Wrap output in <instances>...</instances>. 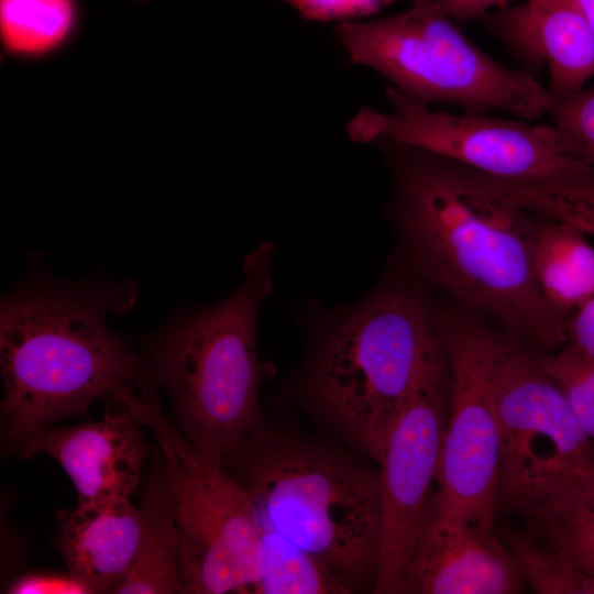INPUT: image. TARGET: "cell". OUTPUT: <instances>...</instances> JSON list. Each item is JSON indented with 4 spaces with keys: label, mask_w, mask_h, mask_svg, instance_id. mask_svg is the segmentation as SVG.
Instances as JSON below:
<instances>
[{
    "label": "cell",
    "mask_w": 594,
    "mask_h": 594,
    "mask_svg": "<svg viewBox=\"0 0 594 594\" xmlns=\"http://www.w3.org/2000/svg\"><path fill=\"white\" fill-rule=\"evenodd\" d=\"M78 21L76 0H0L4 48L18 56H40L64 44Z\"/></svg>",
    "instance_id": "obj_21"
},
{
    "label": "cell",
    "mask_w": 594,
    "mask_h": 594,
    "mask_svg": "<svg viewBox=\"0 0 594 594\" xmlns=\"http://www.w3.org/2000/svg\"><path fill=\"white\" fill-rule=\"evenodd\" d=\"M142 1H147V0H142Z\"/></svg>",
    "instance_id": "obj_30"
},
{
    "label": "cell",
    "mask_w": 594,
    "mask_h": 594,
    "mask_svg": "<svg viewBox=\"0 0 594 594\" xmlns=\"http://www.w3.org/2000/svg\"><path fill=\"white\" fill-rule=\"evenodd\" d=\"M108 399L155 432L176 504L185 593H251L258 576L262 526L248 492L222 462L201 455L166 418L148 381L125 385Z\"/></svg>",
    "instance_id": "obj_7"
},
{
    "label": "cell",
    "mask_w": 594,
    "mask_h": 594,
    "mask_svg": "<svg viewBox=\"0 0 594 594\" xmlns=\"http://www.w3.org/2000/svg\"><path fill=\"white\" fill-rule=\"evenodd\" d=\"M336 34L351 64L375 69L419 103L474 114L506 111L522 120L548 113L547 86L481 50L435 0H413L407 10L376 20L341 22Z\"/></svg>",
    "instance_id": "obj_6"
},
{
    "label": "cell",
    "mask_w": 594,
    "mask_h": 594,
    "mask_svg": "<svg viewBox=\"0 0 594 594\" xmlns=\"http://www.w3.org/2000/svg\"><path fill=\"white\" fill-rule=\"evenodd\" d=\"M513 0H435L436 7L455 23L480 20L488 12L505 10Z\"/></svg>",
    "instance_id": "obj_28"
},
{
    "label": "cell",
    "mask_w": 594,
    "mask_h": 594,
    "mask_svg": "<svg viewBox=\"0 0 594 594\" xmlns=\"http://www.w3.org/2000/svg\"><path fill=\"white\" fill-rule=\"evenodd\" d=\"M441 343V327L425 297L402 275L323 333L307 369L306 397L378 462L391 429Z\"/></svg>",
    "instance_id": "obj_4"
},
{
    "label": "cell",
    "mask_w": 594,
    "mask_h": 594,
    "mask_svg": "<svg viewBox=\"0 0 594 594\" xmlns=\"http://www.w3.org/2000/svg\"><path fill=\"white\" fill-rule=\"evenodd\" d=\"M261 525L327 564L353 590L375 585L381 553L378 471L320 443L260 427L222 459Z\"/></svg>",
    "instance_id": "obj_3"
},
{
    "label": "cell",
    "mask_w": 594,
    "mask_h": 594,
    "mask_svg": "<svg viewBox=\"0 0 594 594\" xmlns=\"http://www.w3.org/2000/svg\"><path fill=\"white\" fill-rule=\"evenodd\" d=\"M392 213L411 264L498 320L520 341L557 351L569 320L544 300L534 271L539 218L490 190L469 168L388 141Z\"/></svg>",
    "instance_id": "obj_1"
},
{
    "label": "cell",
    "mask_w": 594,
    "mask_h": 594,
    "mask_svg": "<svg viewBox=\"0 0 594 594\" xmlns=\"http://www.w3.org/2000/svg\"><path fill=\"white\" fill-rule=\"evenodd\" d=\"M11 594H91L90 584L68 571L28 572L14 579L7 587Z\"/></svg>",
    "instance_id": "obj_26"
},
{
    "label": "cell",
    "mask_w": 594,
    "mask_h": 594,
    "mask_svg": "<svg viewBox=\"0 0 594 594\" xmlns=\"http://www.w3.org/2000/svg\"><path fill=\"white\" fill-rule=\"evenodd\" d=\"M565 345L586 358L594 359V294L572 314L568 323Z\"/></svg>",
    "instance_id": "obj_27"
},
{
    "label": "cell",
    "mask_w": 594,
    "mask_h": 594,
    "mask_svg": "<svg viewBox=\"0 0 594 594\" xmlns=\"http://www.w3.org/2000/svg\"><path fill=\"white\" fill-rule=\"evenodd\" d=\"M449 372L443 340L426 363L378 460L382 536L375 593H397L437 484Z\"/></svg>",
    "instance_id": "obj_11"
},
{
    "label": "cell",
    "mask_w": 594,
    "mask_h": 594,
    "mask_svg": "<svg viewBox=\"0 0 594 594\" xmlns=\"http://www.w3.org/2000/svg\"><path fill=\"white\" fill-rule=\"evenodd\" d=\"M547 114L564 148L594 167V78L576 91L551 95Z\"/></svg>",
    "instance_id": "obj_24"
},
{
    "label": "cell",
    "mask_w": 594,
    "mask_h": 594,
    "mask_svg": "<svg viewBox=\"0 0 594 594\" xmlns=\"http://www.w3.org/2000/svg\"><path fill=\"white\" fill-rule=\"evenodd\" d=\"M594 32V0H578Z\"/></svg>",
    "instance_id": "obj_29"
},
{
    "label": "cell",
    "mask_w": 594,
    "mask_h": 594,
    "mask_svg": "<svg viewBox=\"0 0 594 594\" xmlns=\"http://www.w3.org/2000/svg\"><path fill=\"white\" fill-rule=\"evenodd\" d=\"M537 593L594 594V580L528 531L512 536L509 551Z\"/></svg>",
    "instance_id": "obj_22"
},
{
    "label": "cell",
    "mask_w": 594,
    "mask_h": 594,
    "mask_svg": "<svg viewBox=\"0 0 594 594\" xmlns=\"http://www.w3.org/2000/svg\"><path fill=\"white\" fill-rule=\"evenodd\" d=\"M470 172L483 186L535 217L594 238V168L540 179H504Z\"/></svg>",
    "instance_id": "obj_19"
},
{
    "label": "cell",
    "mask_w": 594,
    "mask_h": 594,
    "mask_svg": "<svg viewBox=\"0 0 594 594\" xmlns=\"http://www.w3.org/2000/svg\"><path fill=\"white\" fill-rule=\"evenodd\" d=\"M139 508L143 521L139 551L129 573L112 593H185L178 570L176 504L157 444Z\"/></svg>",
    "instance_id": "obj_16"
},
{
    "label": "cell",
    "mask_w": 594,
    "mask_h": 594,
    "mask_svg": "<svg viewBox=\"0 0 594 594\" xmlns=\"http://www.w3.org/2000/svg\"><path fill=\"white\" fill-rule=\"evenodd\" d=\"M540 362L561 388L594 454V359L565 345Z\"/></svg>",
    "instance_id": "obj_23"
},
{
    "label": "cell",
    "mask_w": 594,
    "mask_h": 594,
    "mask_svg": "<svg viewBox=\"0 0 594 594\" xmlns=\"http://www.w3.org/2000/svg\"><path fill=\"white\" fill-rule=\"evenodd\" d=\"M272 257L271 244L258 246L233 295L179 318L151 344L150 372L168 389L179 430L212 461L263 426L256 318L272 289Z\"/></svg>",
    "instance_id": "obj_5"
},
{
    "label": "cell",
    "mask_w": 594,
    "mask_h": 594,
    "mask_svg": "<svg viewBox=\"0 0 594 594\" xmlns=\"http://www.w3.org/2000/svg\"><path fill=\"white\" fill-rule=\"evenodd\" d=\"M108 402L101 420L46 428L20 450L23 458L42 452L57 461L72 480L79 505L129 499L148 452L141 422L122 404Z\"/></svg>",
    "instance_id": "obj_13"
},
{
    "label": "cell",
    "mask_w": 594,
    "mask_h": 594,
    "mask_svg": "<svg viewBox=\"0 0 594 594\" xmlns=\"http://www.w3.org/2000/svg\"><path fill=\"white\" fill-rule=\"evenodd\" d=\"M441 334L449 395L433 497L442 512L493 532L499 461L493 377L499 333L457 316L444 319Z\"/></svg>",
    "instance_id": "obj_9"
},
{
    "label": "cell",
    "mask_w": 594,
    "mask_h": 594,
    "mask_svg": "<svg viewBox=\"0 0 594 594\" xmlns=\"http://www.w3.org/2000/svg\"><path fill=\"white\" fill-rule=\"evenodd\" d=\"M479 21L526 70L547 66L551 95L576 91L594 78V32L578 0H525Z\"/></svg>",
    "instance_id": "obj_14"
},
{
    "label": "cell",
    "mask_w": 594,
    "mask_h": 594,
    "mask_svg": "<svg viewBox=\"0 0 594 594\" xmlns=\"http://www.w3.org/2000/svg\"><path fill=\"white\" fill-rule=\"evenodd\" d=\"M58 549L68 571L96 593H112L127 576L139 551L142 514L130 498L77 505L57 514Z\"/></svg>",
    "instance_id": "obj_15"
},
{
    "label": "cell",
    "mask_w": 594,
    "mask_h": 594,
    "mask_svg": "<svg viewBox=\"0 0 594 594\" xmlns=\"http://www.w3.org/2000/svg\"><path fill=\"white\" fill-rule=\"evenodd\" d=\"M262 526V525H261ZM353 592L327 564L262 526L254 594H348Z\"/></svg>",
    "instance_id": "obj_20"
},
{
    "label": "cell",
    "mask_w": 594,
    "mask_h": 594,
    "mask_svg": "<svg viewBox=\"0 0 594 594\" xmlns=\"http://www.w3.org/2000/svg\"><path fill=\"white\" fill-rule=\"evenodd\" d=\"M524 514L529 534L594 580V464Z\"/></svg>",
    "instance_id": "obj_18"
},
{
    "label": "cell",
    "mask_w": 594,
    "mask_h": 594,
    "mask_svg": "<svg viewBox=\"0 0 594 594\" xmlns=\"http://www.w3.org/2000/svg\"><path fill=\"white\" fill-rule=\"evenodd\" d=\"M385 94L392 110H360L348 124L352 140L411 146L504 179L554 178L594 168L564 148L552 125L436 111L392 86Z\"/></svg>",
    "instance_id": "obj_10"
},
{
    "label": "cell",
    "mask_w": 594,
    "mask_h": 594,
    "mask_svg": "<svg viewBox=\"0 0 594 594\" xmlns=\"http://www.w3.org/2000/svg\"><path fill=\"white\" fill-rule=\"evenodd\" d=\"M534 271L547 304L568 320L594 294V248L568 226L539 219Z\"/></svg>",
    "instance_id": "obj_17"
},
{
    "label": "cell",
    "mask_w": 594,
    "mask_h": 594,
    "mask_svg": "<svg viewBox=\"0 0 594 594\" xmlns=\"http://www.w3.org/2000/svg\"><path fill=\"white\" fill-rule=\"evenodd\" d=\"M307 19L349 22L378 12L398 0H283Z\"/></svg>",
    "instance_id": "obj_25"
},
{
    "label": "cell",
    "mask_w": 594,
    "mask_h": 594,
    "mask_svg": "<svg viewBox=\"0 0 594 594\" xmlns=\"http://www.w3.org/2000/svg\"><path fill=\"white\" fill-rule=\"evenodd\" d=\"M499 432L497 507L524 513L594 464L561 388L510 334L499 333L493 377Z\"/></svg>",
    "instance_id": "obj_8"
},
{
    "label": "cell",
    "mask_w": 594,
    "mask_h": 594,
    "mask_svg": "<svg viewBox=\"0 0 594 594\" xmlns=\"http://www.w3.org/2000/svg\"><path fill=\"white\" fill-rule=\"evenodd\" d=\"M135 296L132 282H37L3 299L1 415L18 449L54 422L82 415L96 399L148 381L150 365L107 324V316L127 311Z\"/></svg>",
    "instance_id": "obj_2"
},
{
    "label": "cell",
    "mask_w": 594,
    "mask_h": 594,
    "mask_svg": "<svg viewBox=\"0 0 594 594\" xmlns=\"http://www.w3.org/2000/svg\"><path fill=\"white\" fill-rule=\"evenodd\" d=\"M521 579L493 532L442 512L432 495L397 593L510 594Z\"/></svg>",
    "instance_id": "obj_12"
}]
</instances>
